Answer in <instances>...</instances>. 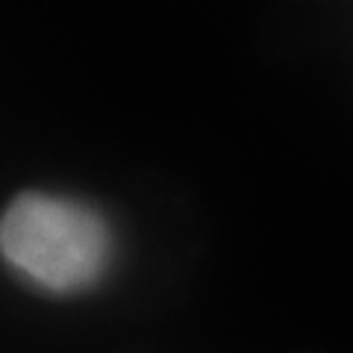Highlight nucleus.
Here are the masks:
<instances>
[{
  "instance_id": "nucleus-1",
  "label": "nucleus",
  "mask_w": 353,
  "mask_h": 353,
  "mask_svg": "<svg viewBox=\"0 0 353 353\" xmlns=\"http://www.w3.org/2000/svg\"><path fill=\"white\" fill-rule=\"evenodd\" d=\"M0 253L41 289L68 294L103 277L112 236L92 206L24 192L0 215Z\"/></svg>"
}]
</instances>
